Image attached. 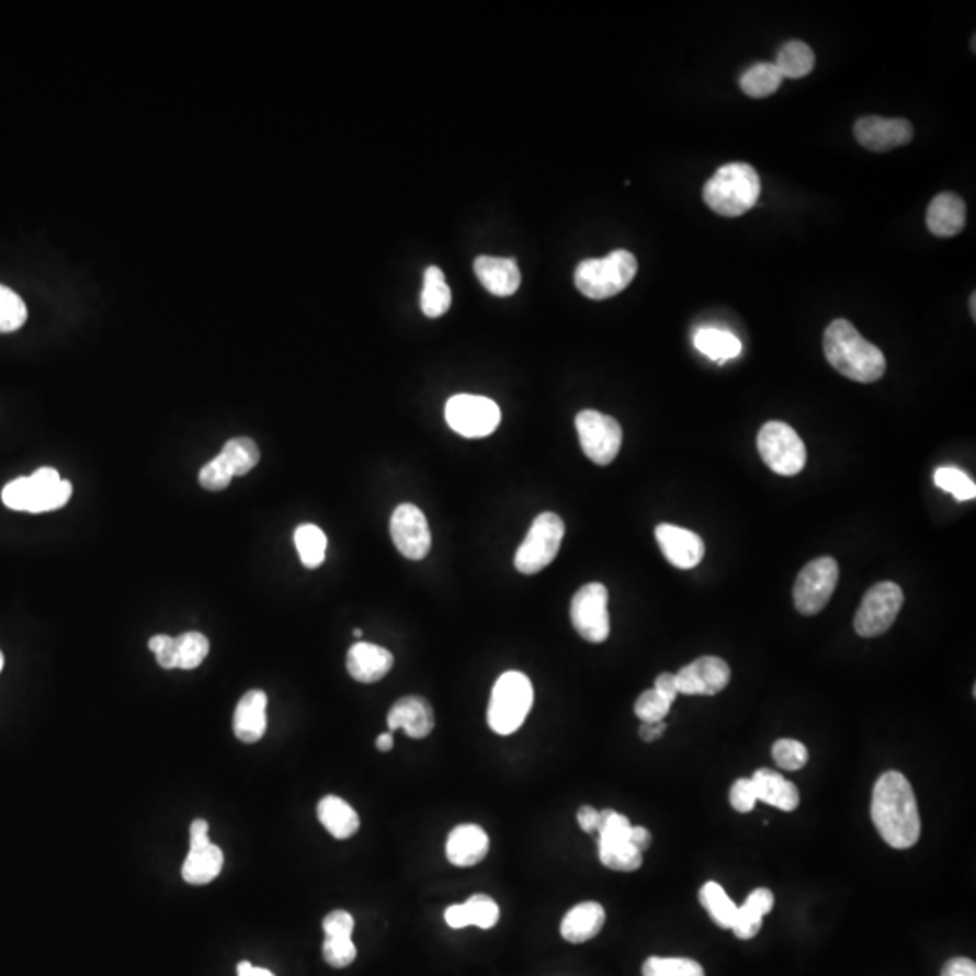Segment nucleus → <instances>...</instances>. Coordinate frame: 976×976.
<instances>
[{"instance_id":"f257e3e1","label":"nucleus","mask_w":976,"mask_h":976,"mask_svg":"<svg viewBox=\"0 0 976 976\" xmlns=\"http://www.w3.org/2000/svg\"><path fill=\"white\" fill-rule=\"evenodd\" d=\"M872 821L878 836L892 848L906 850L919 841V807L910 781L900 772H886L875 783Z\"/></svg>"},{"instance_id":"f03ea898","label":"nucleus","mask_w":976,"mask_h":976,"mask_svg":"<svg viewBox=\"0 0 976 976\" xmlns=\"http://www.w3.org/2000/svg\"><path fill=\"white\" fill-rule=\"evenodd\" d=\"M822 351L833 370L859 384H872L886 373L883 351L864 339L848 320H833L828 326L822 334Z\"/></svg>"},{"instance_id":"7ed1b4c3","label":"nucleus","mask_w":976,"mask_h":976,"mask_svg":"<svg viewBox=\"0 0 976 976\" xmlns=\"http://www.w3.org/2000/svg\"><path fill=\"white\" fill-rule=\"evenodd\" d=\"M760 175L747 163L719 167L704 186L705 205L724 217L744 216L760 197Z\"/></svg>"},{"instance_id":"20e7f679","label":"nucleus","mask_w":976,"mask_h":976,"mask_svg":"<svg viewBox=\"0 0 976 976\" xmlns=\"http://www.w3.org/2000/svg\"><path fill=\"white\" fill-rule=\"evenodd\" d=\"M71 496V481L60 478L55 468L42 467L27 478H16L5 485L2 503L16 512L44 514L66 507Z\"/></svg>"},{"instance_id":"39448f33","label":"nucleus","mask_w":976,"mask_h":976,"mask_svg":"<svg viewBox=\"0 0 976 976\" xmlns=\"http://www.w3.org/2000/svg\"><path fill=\"white\" fill-rule=\"evenodd\" d=\"M534 705V685L526 674L507 671L493 683L487 722L499 736L514 735Z\"/></svg>"},{"instance_id":"423d86ee","label":"nucleus","mask_w":976,"mask_h":976,"mask_svg":"<svg viewBox=\"0 0 976 976\" xmlns=\"http://www.w3.org/2000/svg\"><path fill=\"white\" fill-rule=\"evenodd\" d=\"M638 262L632 252L615 250L608 258L586 259L576 268V286L585 297L593 300L617 295L637 275Z\"/></svg>"},{"instance_id":"0eeeda50","label":"nucleus","mask_w":976,"mask_h":976,"mask_svg":"<svg viewBox=\"0 0 976 976\" xmlns=\"http://www.w3.org/2000/svg\"><path fill=\"white\" fill-rule=\"evenodd\" d=\"M565 537V523L554 512H543L535 518L520 548L514 565L523 576H534L545 570L559 554Z\"/></svg>"},{"instance_id":"6e6552de","label":"nucleus","mask_w":976,"mask_h":976,"mask_svg":"<svg viewBox=\"0 0 976 976\" xmlns=\"http://www.w3.org/2000/svg\"><path fill=\"white\" fill-rule=\"evenodd\" d=\"M758 453L767 467L780 476H796L807 465L805 443L785 422H767L761 427Z\"/></svg>"},{"instance_id":"1a4fd4ad","label":"nucleus","mask_w":976,"mask_h":976,"mask_svg":"<svg viewBox=\"0 0 976 976\" xmlns=\"http://www.w3.org/2000/svg\"><path fill=\"white\" fill-rule=\"evenodd\" d=\"M903 604H905V593L899 585L889 581L877 582L864 593L861 606L853 618L855 632L864 638L883 635L894 626Z\"/></svg>"},{"instance_id":"9d476101","label":"nucleus","mask_w":976,"mask_h":976,"mask_svg":"<svg viewBox=\"0 0 976 976\" xmlns=\"http://www.w3.org/2000/svg\"><path fill=\"white\" fill-rule=\"evenodd\" d=\"M839 566L832 557H819L808 563L794 585V606L797 612L813 617L827 608L838 588Z\"/></svg>"},{"instance_id":"9b49d317","label":"nucleus","mask_w":976,"mask_h":976,"mask_svg":"<svg viewBox=\"0 0 976 976\" xmlns=\"http://www.w3.org/2000/svg\"><path fill=\"white\" fill-rule=\"evenodd\" d=\"M449 427L463 438H485L501 422V409L487 396L456 395L445 406Z\"/></svg>"},{"instance_id":"f8f14e48","label":"nucleus","mask_w":976,"mask_h":976,"mask_svg":"<svg viewBox=\"0 0 976 976\" xmlns=\"http://www.w3.org/2000/svg\"><path fill=\"white\" fill-rule=\"evenodd\" d=\"M582 453L595 465H610L622 447V427L615 418L586 409L576 418Z\"/></svg>"},{"instance_id":"ddd939ff","label":"nucleus","mask_w":976,"mask_h":976,"mask_svg":"<svg viewBox=\"0 0 976 976\" xmlns=\"http://www.w3.org/2000/svg\"><path fill=\"white\" fill-rule=\"evenodd\" d=\"M608 599L606 586L601 582L582 586L571 599V624L588 643L602 644L610 637Z\"/></svg>"},{"instance_id":"4468645a","label":"nucleus","mask_w":976,"mask_h":976,"mask_svg":"<svg viewBox=\"0 0 976 976\" xmlns=\"http://www.w3.org/2000/svg\"><path fill=\"white\" fill-rule=\"evenodd\" d=\"M390 537L396 551L407 559L422 560L431 552V530L417 504L404 503L396 507L390 518Z\"/></svg>"},{"instance_id":"2eb2a0df","label":"nucleus","mask_w":976,"mask_h":976,"mask_svg":"<svg viewBox=\"0 0 976 976\" xmlns=\"http://www.w3.org/2000/svg\"><path fill=\"white\" fill-rule=\"evenodd\" d=\"M223 864L225 855L222 848L211 843L208 838V822L205 819H195L191 825V850L181 870L185 883L194 886L212 883L222 874Z\"/></svg>"},{"instance_id":"dca6fc26","label":"nucleus","mask_w":976,"mask_h":976,"mask_svg":"<svg viewBox=\"0 0 976 976\" xmlns=\"http://www.w3.org/2000/svg\"><path fill=\"white\" fill-rule=\"evenodd\" d=\"M679 694L713 696L730 682V668L718 657H700L674 674Z\"/></svg>"},{"instance_id":"f3484780","label":"nucleus","mask_w":976,"mask_h":976,"mask_svg":"<svg viewBox=\"0 0 976 976\" xmlns=\"http://www.w3.org/2000/svg\"><path fill=\"white\" fill-rule=\"evenodd\" d=\"M853 134L864 149L874 152H886L910 144L913 139V127L905 118H883V116H864L858 120Z\"/></svg>"},{"instance_id":"a211bd4d","label":"nucleus","mask_w":976,"mask_h":976,"mask_svg":"<svg viewBox=\"0 0 976 976\" xmlns=\"http://www.w3.org/2000/svg\"><path fill=\"white\" fill-rule=\"evenodd\" d=\"M655 537L663 557L680 570H693L704 559V541L691 530L662 523L655 530Z\"/></svg>"},{"instance_id":"6ab92c4d","label":"nucleus","mask_w":976,"mask_h":976,"mask_svg":"<svg viewBox=\"0 0 976 976\" xmlns=\"http://www.w3.org/2000/svg\"><path fill=\"white\" fill-rule=\"evenodd\" d=\"M387 727L406 730L412 740H423L434 729V711L423 696L409 694L390 707Z\"/></svg>"},{"instance_id":"aec40b11","label":"nucleus","mask_w":976,"mask_h":976,"mask_svg":"<svg viewBox=\"0 0 976 976\" xmlns=\"http://www.w3.org/2000/svg\"><path fill=\"white\" fill-rule=\"evenodd\" d=\"M490 839L479 825L465 822L454 828L445 844L449 863L459 869L476 866L487 858Z\"/></svg>"},{"instance_id":"412c9836","label":"nucleus","mask_w":976,"mask_h":976,"mask_svg":"<svg viewBox=\"0 0 976 976\" xmlns=\"http://www.w3.org/2000/svg\"><path fill=\"white\" fill-rule=\"evenodd\" d=\"M351 679L360 683H375L384 679L395 666V657L389 649L376 644L359 643L351 646L345 660Z\"/></svg>"},{"instance_id":"4be33fe9","label":"nucleus","mask_w":976,"mask_h":976,"mask_svg":"<svg viewBox=\"0 0 976 976\" xmlns=\"http://www.w3.org/2000/svg\"><path fill=\"white\" fill-rule=\"evenodd\" d=\"M268 696L264 691H248L234 713V733L242 744H258L266 733Z\"/></svg>"},{"instance_id":"5701e85b","label":"nucleus","mask_w":976,"mask_h":976,"mask_svg":"<svg viewBox=\"0 0 976 976\" xmlns=\"http://www.w3.org/2000/svg\"><path fill=\"white\" fill-rule=\"evenodd\" d=\"M474 272L484 288L496 297H510L520 290L521 272L514 259L481 256L474 262Z\"/></svg>"},{"instance_id":"b1692460","label":"nucleus","mask_w":976,"mask_h":976,"mask_svg":"<svg viewBox=\"0 0 976 976\" xmlns=\"http://www.w3.org/2000/svg\"><path fill=\"white\" fill-rule=\"evenodd\" d=\"M926 225L937 237H953L966 227V203L956 194L944 192L933 197Z\"/></svg>"},{"instance_id":"393cba45","label":"nucleus","mask_w":976,"mask_h":976,"mask_svg":"<svg viewBox=\"0 0 976 976\" xmlns=\"http://www.w3.org/2000/svg\"><path fill=\"white\" fill-rule=\"evenodd\" d=\"M445 922L453 930H462L467 926H478L481 930H492L498 924L499 906L492 897L476 894L463 905L449 906L445 910Z\"/></svg>"},{"instance_id":"a878e982","label":"nucleus","mask_w":976,"mask_h":976,"mask_svg":"<svg viewBox=\"0 0 976 976\" xmlns=\"http://www.w3.org/2000/svg\"><path fill=\"white\" fill-rule=\"evenodd\" d=\"M606 922V911L599 903H582L571 908L560 922V935L571 944H582L599 935Z\"/></svg>"},{"instance_id":"bb28decb","label":"nucleus","mask_w":976,"mask_h":976,"mask_svg":"<svg viewBox=\"0 0 976 976\" xmlns=\"http://www.w3.org/2000/svg\"><path fill=\"white\" fill-rule=\"evenodd\" d=\"M750 780L754 783L758 802L767 803V805L785 810V813H792L799 807L797 786L781 776L780 772L772 771V769H760Z\"/></svg>"},{"instance_id":"cd10ccee","label":"nucleus","mask_w":976,"mask_h":976,"mask_svg":"<svg viewBox=\"0 0 976 976\" xmlns=\"http://www.w3.org/2000/svg\"><path fill=\"white\" fill-rule=\"evenodd\" d=\"M772 908H774V895L771 889H754L736 911L730 930L735 931V935L741 941H749L760 933L763 917L771 913Z\"/></svg>"},{"instance_id":"c85d7f7f","label":"nucleus","mask_w":976,"mask_h":976,"mask_svg":"<svg viewBox=\"0 0 976 976\" xmlns=\"http://www.w3.org/2000/svg\"><path fill=\"white\" fill-rule=\"evenodd\" d=\"M317 816L322 827L334 839H350L359 832L360 817L350 803L339 796H326L319 802Z\"/></svg>"},{"instance_id":"c756f323","label":"nucleus","mask_w":976,"mask_h":976,"mask_svg":"<svg viewBox=\"0 0 976 976\" xmlns=\"http://www.w3.org/2000/svg\"><path fill=\"white\" fill-rule=\"evenodd\" d=\"M694 348L715 362L736 359L741 353V342L738 337L725 331V329L700 328L694 333Z\"/></svg>"},{"instance_id":"7c9ffc66","label":"nucleus","mask_w":976,"mask_h":976,"mask_svg":"<svg viewBox=\"0 0 976 976\" xmlns=\"http://www.w3.org/2000/svg\"><path fill=\"white\" fill-rule=\"evenodd\" d=\"M453 303L445 275L438 266H429L423 275L422 311L429 319H438L447 314Z\"/></svg>"},{"instance_id":"2f4dec72","label":"nucleus","mask_w":976,"mask_h":976,"mask_svg":"<svg viewBox=\"0 0 976 976\" xmlns=\"http://www.w3.org/2000/svg\"><path fill=\"white\" fill-rule=\"evenodd\" d=\"M599 859L615 872H635L643 866V853L627 838H599Z\"/></svg>"},{"instance_id":"473e14b6","label":"nucleus","mask_w":976,"mask_h":976,"mask_svg":"<svg viewBox=\"0 0 976 976\" xmlns=\"http://www.w3.org/2000/svg\"><path fill=\"white\" fill-rule=\"evenodd\" d=\"M774 66L783 78H803L813 72L816 57L805 42L791 41L781 47Z\"/></svg>"},{"instance_id":"72a5a7b5","label":"nucleus","mask_w":976,"mask_h":976,"mask_svg":"<svg viewBox=\"0 0 976 976\" xmlns=\"http://www.w3.org/2000/svg\"><path fill=\"white\" fill-rule=\"evenodd\" d=\"M295 546H297L298 555L303 565L309 570L319 568L326 559V551H328V537L317 524H300L293 535Z\"/></svg>"},{"instance_id":"f704fd0d","label":"nucleus","mask_w":976,"mask_h":976,"mask_svg":"<svg viewBox=\"0 0 976 976\" xmlns=\"http://www.w3.org/2000/svg\"><path fill=\"white\" fill-rule=\"evenodd\" d=\"M219 457L227 465L231 476L236 478V476H245L250 473L258 465L261 453H259L258 443L250 438H234L230 442L225 443Z\"/></svg>"},{"instance_id":"c9c22d12","label":"nucleus","mask_w":976,"mask_h":976,"mask_svg":"<svg viewBox=\"0 0 976 976\" xmlns=\"http://www.w3.org/2000/svg\"><path fill=\"white\" fill-rule=\"evenodd\" d=\"M700 903L704 906L705 911L711 915V919L724 930H730V926L735 922L738 906L730 900L729 895L725 894V889L715 881L705 883L700 889Z\"/></svg>"},{"instance_id":"e433bc0d","label":"nucleus","mask_w":976,"mask_h":976,"mask_svg":"<svg viewBox=\"0 0 976 976\" xmlns=\"http://www.w3.org/2000/svg\"><path fill=\"white\" fill-rule=\"evenodd\" d=\"M783 77L774 64L761 63L747 69L741 75V91L750 98H767L776 93Z\"/></svg>"},{"instance_id":"4c0bfd02","label":"nucleus","mask_w":976,"mask_h":976,"mask_svg":"<svg viewBox=\"0 0 976 976\" xmlns=\"http://www.w3.org/2000/svg\"><path fill=\"white\" fill-rule=\"evenodd\" d=\"M211 651V643L208 638L200 632H186L183 635L174 637V662L175 669L200 668L206 655Z\"/></svg>"},{"instance_id":"58836bf2","label":"nucleus","mask_w":976,"mask_h":976,"mask_svg":"<svg viewBox=\"0 0 976 976\" xmlns=\"http://www.w3.org/2000/svg\"><path fill=\"white\" fill-rule=\"evenodd\" d=\"M643 976H705L704 967L691 958L649 956L644 962Z\"/></svg>"},{"instance_id":"ea45409f","label":"nucleus","mask_w":976,"mask_h":976,"mask_svg":"<svg viewBox=\"0 0 976 976\" xmlns=\"http://www.w3.org/2000/svg\"><path fill=\"white\" fill-rule=\"evenodd\" d=\"M27 319L24 300L13 290L0 284V333H11L21 329Z\"/></svg>"},{"instance_id":"a19ab883","label":"nucleus","mask_w":976,"mask_h":976,"mask_svg":"<svg viewBox=\"0 0 976 976\" xmlns=\"http://www.w3.org/2000/svg\"><path fill=\"white\" fill-rule=\"evenodd\" d=\"M937 487L950 492L958 501L975 499L976 485L967 474L955 467H942L935 473Z\"/></svg>"},{"instance_id":"79ce46f5","label":"nucleus","mask_w":976,"mask_h":976,"mask_svg":"<svg viewBox=\"0 0 976 976\" xmlns=\"http://www.w3.org/2000/svg\"><path fill=\"white\" fill-rule=\"evenodd\" d=\"M772 758L785 771H802L807 765L808 750L802 741L783 738L772 747Z\"/></svg>"},{"instance_id":"37998d69","label":"nucleus","mask_w":976,"mask_h":976,"mask_svg":"<svg viewBox=\"0 0 976 976\" xmlns=\"http://www.w3.org/2000/svg\"><path fill=\"white\" fill-rule=\"evenodd\" d=\"M322 955L329 966L342 969L353 964L356 958V945L351 937H326Z\"/></svg>"},{"instance_id":"c03bdc74","label":"nucleus","mask_w":976,"mask_h":976,"mask_svg":"<svg viewBox=\"0 0 976 976\" xmlns=\"http://www.w3.org/2000/svg\"><path fill=\"white\" fill-rule=\"evenodd\" d=\"M671 705L668 700H663L655 689H648L638 696L635 702V715L643 719V724H655V722H663L669 715Z\"/></svg>"},{"instance_id":"a18cd8bd","label":"nucleus","mask_w":976,"mask_h":976,"mask_svg":"<svg viewBox=\"0 0 976 976\" xmlns=\"http://www.w3.org/2000/svg\"><path fill=\"white\" fill-rule=\"evenodd\" d=\"M231 478L234 476H231L227 465L223 463L222 457L217 454L212 462L206 463L205 467L201 468L200 485L205 490H211V492H219V490H225L230 485Z\"/></svg>"},{"instance_id":"49530a36","label":"nucleus","mask_w":976,"mask_h":976,"mask_svg":"<svg viewBox=\"0 0 976 976\" xmlns=\"http://www.w3.org/2000/svg\"><path fill=\"white\" fill-rule=\"evenodd\" d=\"M729 799L736 813H750L756 807V803H758L752 780H747V778L736 780L735 785L730 788Z\"/></svg>"},{"instance_id":"de8ad7c7","label":"nucleus","mask_w":976,"mask_h":976,"mask_svg":"<svg viewBox=\"0 0 976 976\" xmlns=\"http://www.w3.org/2000/svg\"><path fill=\"white\" fill-rule=\"evenodd\" d=\"M326 937H351L355 930V919L344 910H334L322 922Z\"/></svg>"},{"instance_id":"09e8293b","label":"nucleus","mask_w":976,"mask_h":976,"mask_svg":"<svg viewBox=\"0 0 976 976\" xmlns=\"http://www.w3.org/2000/svg\"><path fill=\"white\" fill-rule=\"evenodd\" d=\"M149 649L155 652L161 668L175 669L174 637H169V635H156V637H152L149 640Z\"/></svg>"},{"instance_id":"8fccbe9b","label":"nucleus","mask_w":976,"mask_h":976,"mask_svg":"<svg viewBox=\"0 0 976 976\" xmlns=\"http://www.w3.org/2000/svg\"><path fill=\"white\" fill-rule=\"evenodd\" d=\"M942 976H976V964L969 958H951L942 969Z\"/></svg>"},{"instance_id":"3c124183","label":"nucleus","mask_w":976,"mask_h":976,"mask_svg":"<svg viewBox=\"0 0 976 976\" xmlns=\"http://www.w3.org/2000/svg\"><path fill=\"white\" fill-rule=\"evenodd\" d=\"M655 691H657L663 700H668L669 704H673L679 696V688H677V679L674 674L662 673L655 680Z\"/></svg>"},{"instance_id":"603ef678","label":"nucleus","mask_w":976,"mask_h":976,"mask_svg":"<svg viewBox=\"0 0 976 976\" xmlns=\"http://www.w3.org/2000/svg\"><path fill=\"white\" fill-rule=\"evenodd\" d=\"M577 821L586 833L597 832L601 825V813L593 807H581L577 813Z\"/></svg>"},{"instance_id":"864d4df0","label":"nucleus","mask_w":976,"mask_h":976,"mask_svg":"<svg viewBox=\"0 0 976 976\" xmlns=\"http://www.w3.org/2000/svg\"><path fill=\"white\" fill-rule=\"evenodd\" d=\"M627 841H629L633 848H637L638 852L643 853L651 847V833H649L648 828L633 827L632 825Z\"/></svg>"},{"instance_id":"5fc2aeb1","label":"nucleus","mask_w":976,"mask_h":976,"mask_svg":"<svg viewBox=\"0 0 976 976\" xmlns=\"http://www.w3.org/2000/svg\"><path fill=\"white\" fill-rule=\"evenodd\" d=\"M663 730H666V724L663 722H655V724L640 725L638 735H640L644 741H655L663 735Z\"/></svg>"},{"instance_id":"6e6d98bb","label":"nucleus","mask_w":976,"mask_h":976,"mask_svg":"<svg viewBox=\"0 0 976 976\" xmlns=\"http://www.w3.org/2000/svg\"><path fill=\"white\" fill-rule=\"evenodd\" d=\"M237 976H275L272 972H268V969H262V967H256L250 964V962H241L239 966H237Z\"/></svg>"},{"instance_id":"4d7b16f0","label":"nucleus","mask_w":976,"mask_h":976,"mask_svg":"<svg viewBox=\"0 0 976 976\" xmlns=\"http://www.w3.org/2000/svg\"><path fill=\"white\" fill-rule=\"evenodd\" d=\"M393 746H395V740H393L390 733H384V735L376 738V749L381 750V752H389Z\"/></svg>"},{"instance_id":"13d9d810","label":"nucleus","mask_w":976,"mask_h":976,"mask_svg":"<svg viewBox=\"0 0 976 976\" xmlns=\"http://www.w3.org/2000/svg\"><path fill=\"white\" fill-rule=\"evenodd\" d=\"M975 303H976V295H975V293H973V295H972V317H973V319H976V306H975Z\"/></svg>"},{"instance_id":"bf43d9fd","label":"nucleus","mask_w":976,"mask_h":976,"mask_svg":"<svg viewBox=\"0 0 976 976\" xmlns=\"http://www.w3.org/2000/svg\"><path fill=\"white\" fill-rule=\"evenodd\" d=\"M4 668V657H2V652H0V671Z\"/></svg>"},{"instance_id":"052dcab7","label":"nucleus","mask_w":976,"mask_h":976,"mask_svg":"<svg viewBox=\"0 0 976 976\" xmlns=\"http://www.w3.org/2000/svg\"><path fill=\"white\" fill-rule=\"evenodd\" d=\"M353 635H355L356 638L362 637V629H355V632H353Z\"/></svg>"}]
</instances>
